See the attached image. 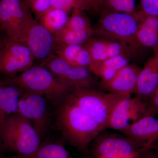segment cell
<instances>
[{
	"mask_svg": "<svg viewBox=\"0 0 158 158\" xmlns=\"http://www.w3.org/2000/svg\"><path fill=\"white\" fill-rule=\"evenodd\" d=\"M135 158H158V155L150 149L139 153Z\"/></svg>",
	"mask_w": 158,
	"mask_h": 158,
	"instance_id": "cell-32",
	"label": "cell"
},
{
	"mask_svg": "<svg viewBox=\"0 0 158 158\" xmlns=\"http://www.w3.org/2000/svg\"><path fill=\"white\" fill-rule=\"evenodd\" d=\"M84 46L89 52L92 60L89 70L108 59L106 40L91 37Z\"/></svg>",
	"mask_w": 158,
	"mask_h": 158,
	"instance_id": "cell-20",
	"label": "cell"
},
{
	"mask_svg": "<svg viewBox=\"0 0 158 158\" xmlns=\"http://www.w3.org/2000/svg\"><path fill=\"white\" fill-rule=\"evenodd\" d=\"M148 115L155 116L158 114V85L149 98L147 100Z\"/></svg>",
	"mask_w": 158,
	"mask_h": 158,
	"instance_id": "cell-30",
	"label": "cell"
},
{
	"mask_svg": "<svg viewBox=\"0 0 158 158\" xmlns=\"http://www.w3.org/2000/svg\"><path fill=\"white\" fill-rule=\"evenodd\" d=\"M90 7V10L94 11H100L101 9L102 0H85Z\"/></svg>",
	"mask_w": 158,
	"mask_h": 158,
	"instance_id": "cell-31",
	"label": "cell"
},
{
	"mask_svg": "<svg viewBox=\"0 0 158 158\" xmlns=\"http://www.w3.org/2000/svg\"><path fill=\"white\" fill-rule=\"evenodd\" d=\"M93 31H80L65 27L54 34L58 45H85L92 37Z\"/></svg>",
	"mask_w": 158,
	"mask_h": 158,
	"instance_id": "cell-18",
	"label": "cell"
},
{
	"mask_svg": "<svg viewBox=\"0 0 158 158\" xmlns=\"http://www.w3.org/2000/svg\"><path fill=\"white\" fill-rule=\"evenodd\" d=\"M0 4H1V0H0Z\"/></svg>",
	"mask_w": 158,
	"mask_h": 158,
	"instance_id": "cell-37",
	"label": "cell"
},
{
	"mask_svg": "<svg viewBox=\"0 0 158 158\" xmlns=\"http://www.w3.org/2000/svg\"><path fill=\"white\" fill-rule=\"evenodd\" d=\"M148 114L147 102L135 96H124L113 108L108 120L107 129L120 132L131 125Z\"/></svg>",
	"mask_w": 158,
	"mask_h": 158,
	"instance_id": "cell-9",
	"label": "cell"
},
{
	"mask_svg": "<svg viewBox=\"0 0 158 158\" xmlns=\"http://www.w3.org/2000/svg\"><path fill=\"white\" fill-rule=\"evenodd\" d=\"M75 8L81 10L75 0H51V9H59L69 13Z\"/></svg>",
	"mask_w": 158,
	"mask_h": 158,
	"instance_id": "cell-27",
	"label": "cell"
},
{
	"mask_svg": "<svg viewBox=\"0 0 158 158\" xmlns=\"http://www.w3.org/2000/svg\"><path fill=\"white\" fill-rule=\"evenodd\" d=\"M140 69L137 65L129 64L119 70L110 82L100 83V88L110 93L130 96L135 92Z\"/></svg>",
	"mask_w": 158,
	"mask_h": 158,
	"instance_id": "cell-13",
	"label": "cell"
},
{
	"mask_svg": "<svg viewBox=\"0 0 158 158\" xmlns=\"http://www.w3.org/2000/svg\"><path fill=\"white\" fill-rule=\"evenodd\" d=\"M23 89L6 79L0 82V128L9 117L17 114Z\"/></svg>",
	"mask_w": 158,
	"mask_h": 158,
	"instance_id": "cell-15",
	"label": "cell"
},
{
	"mask_svg": "<svg viewBox=\"0 0 158 158\" xmlns=\"http://www.w3.org/2000/svg\"><path fill=\"white\" fill-rule=\"evenodd\" d=\"M141 11L148 15L158 16V0H140Z\"/></svg>",
	"mask_w": 158,
	"mask_h": 158,
	"instance_id": "cell-29",
	"label": "cell"
},
{
	"mask_svg": "<svg viewBox=\"0 0 158 158\" xmlns=\"http://www.w3.org/2000/svg\"><path fill=\"white\" fill-rule=\"evenodd\" d=\"M121 132L141 144L145 149H152L158 141V118L148 114Z\"/></svg>",
	"mask_w": 158,
	"mask_h": 158,
	"instance_id": "cell-11",
	"label": "cell"
},
{
	"mask_svg": "<svg viewBox=\"0 0 158 158\" xmlns=\"http://www.w3.org/2000/svg\"><path fill=\"white\" fill-rule=\"evenodd\" d=\"M45 97L23 90L20 98L17 114L31 122L40 136L45 131L49 116Z\"/></svg>",
	"mask_w": 158,
	"mask_h": 158,
	"instance_id": "cell-10",
	"label": "cell"
},
{
	"mask_svg": "<svg viewBox=\"0 0 158 158\" xmlns=\"http://www.w3.org/2000/svg\"><path fill=\"white\" fill-rule=\"evenodd\" d=\"M95 76L88 69L71 66L61 80L74 88L97 89V87H100V82Z\"/></svg>",
	"mask_w": 158,
	"mask_h": 158,
	"instance_id": "cell-17",
	"label": "cell"
},
{
	"mask_svg": "<svg viewBox=\"0 0 158 158\" xmlns=\"http://www.w3.org/2000/svg\"><path fill=\"white\" fill-rule=\"evenodd\" d=\"M138 155L134 156H133L129 157H127V158H120V157H102V158H135L136 156Z\"/></svg>",
	"mask_w": 158,
	"mask_h": 158,
	"instance_id": "cell-35",
	"label": "cell"
},
{
	"mask_svg": "<svg viewBox=\"0 0 158 158\" xmlns=\"http://www.w3.org/2000/svg\"><path fill=\"white\" fill-rule=\"evenodd\" d=\"M3 146L21 158H32L39 148L40 136L31 122L18 114L9 117L0 128Z\"/></svg>",
	"mask_w": 158,
	"mask_h": 158,
	"instance_id": "cell-3",
	"label": "cell"
},
{
	"mask_svg": "<svg viewBox=\"0 0 158 158\" xmlns=\"http://www.w3.org/2000/svg\"><path fill=\"white\" fill-rule=\"evenodd\" d=\"M27 0H1L0 31L10 40L24 44L35 22Z\"/></svg>",
	"mask_w": 158,
	"mask_h": 158,
	"instance_id": "cell-5",
	"label": "cell"
},
{
	"mask_svg": "<svg viewBox=\"0 0 158 158\" xmlns=\"http://www.w3.org/2000/svg\"><path fill=\"white\" fill-rule=\"evenodd\" d=\"M12 158H20V157H18L17 156H16V155H15V156L13 157Z\"/></svg>",
	"mask_w": 158,
	"mask_h": 158,
	"instance_id": "cell-36",
	"label": "cell"
},
{
	"mask_svg": "<svg viewBox=\"0 0 158 158\" xmlns=\"http://www.w3.org/2000/svg\"><path fill=\"white\" fill-rule=\"evenodd\" d=\"M1 31H0V47L5 42V40L7 39V37H3L2 34H1Z\"/></svg>",
	"mask_w": 158,
	"mask_h": 158,
	"instance_id": "cell-33",
	"label": "cell"
},
{
	"mask_svg": "<svg viewBox=\"0 0 158 158\" xmlns=\"http://www.w3.org/2000/svg\"><path fill=\"white\" fill-rule=\"evenodd\" d=\"M1 80H0V82H1Z\"/></svg>",
	"mask_w": 158,
	"mask_h": 158,
	"instance_id": "cell-38",
	"label": "cell"
},
{
	"mask_svg": "<svg viewBox=\"0 0 158 158\" xmlns=\"http://www.w3.org/2000/svg\"><path fill=\"white\" fill-rule=\"evenodd\" d=\"M106 40L108 58L121 55H125L132 58L138 49L125 43Z\"/></svg>",
	"mask_w": 158,
	"mask_h": 158,
	"instance_id": "cell-24",
	"label": "cell"
},
{
	"mask_svg": "<svg viewBox=\"0 0 158 158\" xmlns=\"http://www.w3.org/2000/svg\"><path fill=\"white\" fill-rule=\"evenodd\" d=\"M68 14L62 10L50 9L37 21L54 35L65 27L69 19Z\"/></svg>",
	"mask_w": 158,
	"mask_h": 158,
	"instance_id": "cell-19",
	"label": "cell"
},
{
	"mask_svg": "<svg viewBox=\"0 0 158 158\" xmlns=\"http://www.w3.org/2000/svg\"><path fill=\"white\" fill-rule=\"evenodd\" d=\"M69 94L58 105L57 126L66 142L80 151L88 153L92 141L104 131Z\"/></svg>",
	"mask_w": 158,
	"mask_h": 158,
	"instance_id": "cell-1",
	"label": "cell"
},
{
	"mask_svg": "<svg viewBox=\"0 0 158 158\" xmlns=\"http://www.w3.org/2000/svg\"><path fill=\"white\" fill-rule=\"evenodd\" d=\"M54 44L53 35L37 21L29 29L24 43L35 59L43 60L52 55Z\"/></svg>",
	"mask_w": 158,
	"mask_h": 158,
	"instance_id": "cell-12",
	"label": "cell"
},
{
	"mask_svg": "<svg viewBox=\"0 0 158 158\" xmlns=\"http://www.w3.org/2000/svg\"><path fill=\"white\" fill-rule=\"evenodd\" d=\"M32 158H74L62 144L48 143L40 144Z\"/></svg>",
	"mask_w": 158,
	"mask_h": 158,
	"instance_id": "cell-21",
	"label": "cell"
},
{
	"mask_svg": "<svg viewBox=\"0 0 158 158\" xmlns=\"http://www.w3.org/2000/svg\"><path fill=\"white\" fill-rule=\"evenodd\" d=\"M92 60L90 54L84 45V48L77 56L73 66L83 67L89 69Z\"/></svg>",
	"mask_w": 158,
	"mask_h": 158,
	"instance_id": "cell-28",
	"label": "cell"
},
{
	"mask_svg": "<svg viewBox=\"0 0 158 158\" xmlns=\"http://www.w3.org/2000/svg\"><path fill=\"white\" fill-rule=\"evenodd\" d=\"M139 23L136 40L141 47L152 49L158 46V16L137 12Z\"/></svg>",
	"mask_w": 158,
	"mask_h": 158,
	"instance_id": "cell-16",
	"label": "cell"
},
{
	"mask_svg": "<svg viewBox=\"0 0 158 158\" xmlns=\"http://www.w3.org/2000/svg\"><path fill=\"white\" fill-rule=\"evenodd\" d=\"M69 96L103 131L113 108L123 96L98 89L74 88Z\"/></svg>",
	"mask_w": 158,
	"mask_h": 158,
	"instance_id": "cell-6",
	"label": "cell"
},
{
	"mask_svg": "<svg viewBox=\"0 0 158 158\" xmlns=\"http://www.w3.org/2000/svg\"><path fill=\"white\" fill-rule=\"evenodd\" d=\"M146 150L134 139L124 135L101 132L89 146L90 158H127Z\"/></svg>",
	"mask_w": 158,
	"mask_h": 158,
	"instance_id": "cell-7",
	"label": "cell"
},
{
	"mask_svg": "<svg viewBox=\"0 0 158 158\" xmlns=\"http://www.w3.org/2000/svg\"><path fill=\"white\" fill-rule=\"evenodd\" d=\"M32 13L38 21L40 18L51 9V0H27Z\"/></svg>",
	"mask_w": 158,
	"mask_h": 158,
	"instance_id": "cell-26",
	"label": "cell"
},
{
	"mask_svg": "<svg viewBox=\"0 0 158 158\" xmlns=\"http://www.w3.org/2000/svg\"><path fill=\"white\" fill-rule=\"evenodd\" d=\"M100 17L93 28L98 38L128 44L141 48L136 40L139 19L137 11L134 14L101 10Z\"/></svg>",
	"mask_w": 158,
	"mask_h": 158,
	"instance_id": "cell-4",
	"label": "cell"
},
{
	"mask_svg": "<svg viewBox=\"0 0 158 158\" xmlns=\"http://www.w3.org/2000/svg\"><path fill=\"white\" fill-rule=\"evenodd\" d=\"M2 139V135H1V130H0V152L2 151L3 147Z\"/></svg>",
	"mask_w": 158,
	"mask_h": 158,
	"instance_id": "cell-34",
	"label": "cell"
},
{
	"mask_svg": "<svg viewBox=\"0 0 158 158\" xmlns=\"http://www.w3.org/2000/svg\"><path fill=\"white\" fill-rule=\"evenodd\" d=\"M153 54L140 69L135 96L147 101L158 85V46L153 48Z\"/></svg>",
	"mask_w": 158,
	"mask_h": 158,
	"instance_id": "cell-14",
	"label": "cell"
},
{
	"mask_svg": "<svg viewBox=\"0 0 158 158\" xmlns=\"http://www.w3.org/2000/svg\"><path fill=\"white\" fill-rule=\"evenodd\" d=\"M65 27L80 31H93L90 21L81 9L75 8L69 17Z\"/></svg>",
	"mask_w": 158,
	"mask_h": 158,
	"instance_id": "cell-23",
	"label": "cell"
},
{
	"mask_svg": "<svg viewBox=\"0 0 158 158\" xmlns=\"http://www.w3.org/2000/svg\"><path fill=\"white\" fill-rule=\"evenodd\" d=\"M136 0H102L101 10L134 14Z\"/></svg>",
	"mask_w": 158,
	"mask_h": 158,
	"instance_id": "cell-22",
	"label": "cell"
},
{
	"mask_svg": "<svg viewBox=\"0 0 158 158\" xmlns=\"http://www.w3.org/2000/svg\"><path fill=\"white\" fill-rule=\"evenodd\" d=\"M35 58L28 48L7 38L0 47V74L13 77L33 66Z\"/></svg>",
	"mask_w": 158,
	"mask_h": 158,
	"instance_id": "cell-8",
	"label": "cell"
},
{
	"mask_svg": "<svg viewBox=\"0 0 158 158\" xmlns=\"http://www.w3.org/2000/svg\"><path fill=\"white\" fill-rule=\"evenodd\" d=\"M5 79L23 90L45 97L57 105L74 88L41 65L32 66L13 77Z\"/></svg>",
	"mask_w": 158,
	"mask_h": 158,
	"instance_id": "cell-2",
	"label": "cell"
},
{
	"mask_svg": "<svg viewBox=\"0 0 158 158\" xmlns=\"http://www.w3.org/2000/svg\"><path fill=\"white\" fill-rule=\"evenodd\" d=\"M84 45H58L54 48V50L57 56L73 66L76 59L84 48Z\"/></svg>",
	"mask_w": 158,
	"mask_h": 158,
	"instance_id": "cell-25",
	"label": "cell"
}]
</instances>
